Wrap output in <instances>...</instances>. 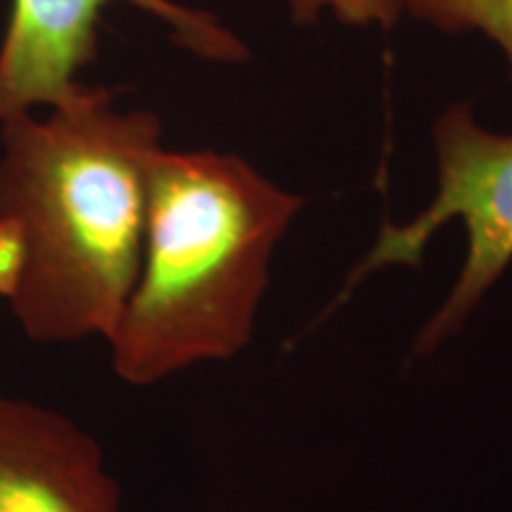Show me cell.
<instances>
[{
    "instance_id": "1",
    "label": "cell",
    "mask_w": 512,
    "mask_h": 512,
    "mask_svg": "<svg viewBox=\"0 0 512 512\" xmlns=\"http://www.w3.org/2000/svg\"><path fill=\"white\" fill-rule=\"evenodd\" d=\"M0 150V297L31 342H107L138 278L162 121L83 83L0 124Z\"/></svg>"
},
{
    "instance_id": "2",
    "label": "cell",
    "mask_w": 512,
    "mask_h": 512,
    "mask_svg": "<svg viewBox=\"0 0 512 512\" xmlns=\"http://www.w3.org/2000/svg\"><path fill=\"white\" fill-rule=\"evenodd\" d=\"M247 159L159 150L138 278L107 339L112 368L150 387L252 342L275 247L304 209Z\"/></svg>"
},
{
    "instance_id": "3",
    "label": "cell",
    "mask_w": 512,
    "mask_h": 512,
    "mask_svg": "<svg viewBox=\"0 0 512 512\" xmlns=\"http://www.w3.org/2000/svg\"><path fill=\"white\" fill-rule=\"evenodd\" d=\"M437 192L411 221H387L361 264L347 275L330 311L368 275L389 266H420L441 226L460 221L467 254L458 280L413 344V356H430L465 328L477 306L512 264V133H496L475 119L472 105L456 102L434 124Z\"/></svg>"
},
{
    "instance_id": "4",
    "label": "cell",
    "mask_w": 512,
    "mask_h": 512,
    "mask_svg": "<svg viewBox=\"0 0 512 512\" xmlns=\"http://www.w3.org/2000/svg\"><path fill=\"white\" fill-rule=\"evenodd\" d=\"M110 3L157 17L197 57L242 62L247 48L219 19L174 0H12L0 43V124L38 107H57L79 91V72L98 55V24Z\"/></svg>"
},
{
    "instance_id": "5",
    "label": "cell",
    "mask_w": 512,
    "mask_h": 512,
    "mask_svg": "<svg viewBox=\"0 0 512 512\" xmlns=\"http://www.w3.org/2000/svg\"><path fill=\"white\" fill-rule=\"evenodd\" d=\"M0 512H121V486L72 418L0 392Z\"/></svg>"
},
{
    "instance_id": "6",
    "label": "cell",
    "mask_w": 512,
    "mask_h": 512,
    "mask_svg": "<svg viewBox=\"0 0 512 512\" xmlns=\"http://www.w3.org/2000/svg\"><path fill=\"white\" fill-rule=\"evenodd\" d=\"M406 12L451 34H484L501 48L512 79V0H406Z\"/></svg>"
},
{
    "instance_id": "7",
    "label": "cell",
    "mask_w": 512,
    "mask_h": 512,
    "mask_svg": "<svg viewBox=\"0 0 512 512\" xmlns=\"http://www.w3.org/2000/svg\"><path fill=\"white\" fill-rule=\"evenodd\" d=\"M297 22H316L330 12L337 22L349 27H392L403 12L406 0H285Z\"/></svg>"
}]
</instances>
